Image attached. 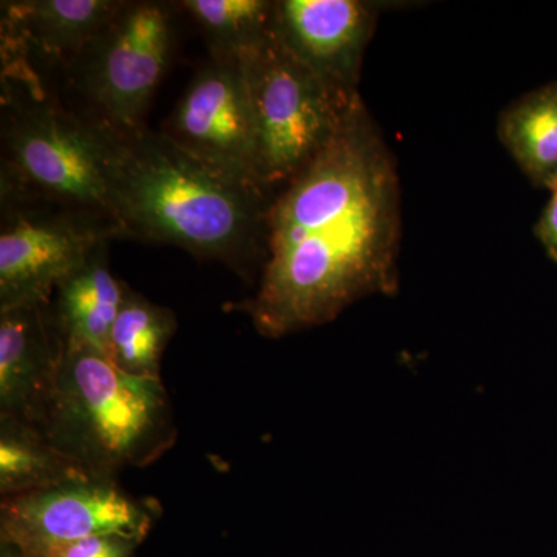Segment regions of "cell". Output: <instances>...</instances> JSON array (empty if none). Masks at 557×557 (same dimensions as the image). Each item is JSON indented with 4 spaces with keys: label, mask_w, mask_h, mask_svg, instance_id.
Instances as JSON below:
<instances>
[{
    "label": "cell",
    "mask_w": 557,
    "mask_h": 557,
    "mask_svg": "<svg viewBox=\"0 0 557 557\" xmlns=\"http://www.w3.org/2000/svg\"><path fill=\"white\" fill-rule=\"evenodd\" d=\"M401 231L397 164L359 98L317 159L274 194L256 292L228 310L278 339L395 295Z\"/></svg>",
    "instance_id": "cell-1"
},
{
    "label": "cell",
    "mask_w": 557,
    "mask_h": 557,
    "mask_svg": "<svg viewBox=\"0 0 557 557\" xmlns=\"http://www.w3.org/2000/svg\"><path fill=\"white\" fill-rule=\"evenodd\" d=\"M112 196L121 239L171 245L223 263L245 281L259 278L274 197L265 190L208 166L143 126L119 134Z\"/></svg>",
    "instance_id": "cell-2"
},
{
    "label": "cell",
    "mask_w": 557,
    "mask_h": 557,
    "mask_svg": "<svg viewBox=\"0 0 557 557\" xmlns=\"http://www.w3.org/2000/svg\"><path fill=\"white\" fill-rule=\"evenodd\" d=\"M0 53V197L40 201L120 228L112 196L119 132L65 101L50 70L14 51Z\"/></svg>",
    "instance_id": "cell-3"
},
{
    "label": "cell",
    "mask_w": 557,
    "mask_h": 557,
    "mask_svg": "<svg viewBox=\"0 0 557 557\" xmlns=\"http://www.w3.org/2000/svg\"><path fill=\"white\" fill-rule=\"evenodd\" d=\"M40 432L95 478L160 460L178 437L161 379L132 375L108 355L64 346L60 375Z\"/></svg>",
    "instance_id": "cell-4"
},
{
    "label": "cell",
    "mask_w": 557,
    "mask_h": 557,
    "mask_svg": "<svg viewBox=\"0 0 557 557\" xmlns=\"http://www.w3.org/2000/svg\"><path fill=\"white\" fill-rule=\"evenodd\" d=\"M240 58L258 135L260 177L276 194L332 141L361 95L347 98L333 90L274 30Z\"/></svg>",
    "instance_id": "cell-5"
},
{
    "label": "cell",
    "mask_w": 557,
    "mask_h": 557,
    "mask_svg": "<svg viewBox=\"0 0 557 557\" xmlns=\"http://www.w3.org/2000/svg\"><path fill=\"white\" fill-rule=\"evenodd\" d=\"M177 2L121 0L119 10L67 70L81 108L109 129L127 134L145 115L175 46Z\"/></svg>",
    "instance_id": "cell-6"
},
{
    "label": "cell",
    "mask_w": 557,
    "mask_h": 557,
    "mask_svg": "<svg viewBox=\"0 0 557 557\" xmlns=\"http://www.w3.org/2000/svg\"><path fill=\"white\" fill-rule=\"evenodd\" d=\"M121 231L40 201L0 197V311L49 304L58 285Z\"/></svg>",
    "instance_id": "cell-7"
},
{
    "label": "cell",
    "mask_w": 557,
    "mask_h": 557,
    "mask_svg": "<svg viewBox=\"0 0 557 557\" xmlns=\"http://www.w3.org/2000/svg\"><path fill=\"white\" fill-rule=\"evenodd\" d=\"M159 516L156 500L132 496L119 480L84 475L2 498L0 544L42 557L58 545L104 534L145 541Z\"/></svg>",
    "instance_id": "cell-8"
},
{
    "label": "cell",
    "mask_w": 557,
    "mask_h": 557,
    "mask_svg": "<svg viewBox=\"0 0 557 557\" xmlns=\"http://www.w3.org/2000/svg\"><path fill=\"white\" fill-rule=\"evenodd\" d=\"M160 132L208 166L271 194L260 177L258 135L240 57H209Z\"/></svg>",
    "instance_id": "cell-9"
},
{
    "label": "cell",
    "mask_w": 557,
    "mask_h": 557,
    "mask_svg": "<svg viewBox=\"0 0 557 557\" xmlns=\"http://www.w3.org/2000/svg\"><path fill=\"white\" fill-rule=\"evenodd\" d=\"M381 7L369 0H274L273 30L333 90L357 98Z\"/></svg>",
    "instance_id": "cell-10"
},
{
    "label": "cell",
    "mask_w": 557,
    "mask_h": 557,
    "mask_svg": "<svg viewBox=\"0 0 557 557\" xmlns=\"http://www.w3.org/2000/svg\"><path fill=\"white\" fill-rule=\"evenodd\" d=\"M64 341L49 304L0 311V418L42 428Z\"/></svg>",
    "instance_id": "cell-11"
},
{
    "label": "cell",
    "mask_w": 557,
    "mask_h": 557,
    "mask_svg": "<svg viewBox=\"0 0 557 557\" xmlns=\"http://www.w3.org/2000/svg\"><path fill=\"white\" fill-rule=\"evenodd\" d=\"M121 0H9L0 9V49L65 72L119 10Z\"/></svg>",
    "instance_id": "cell-12"
},
{
    "label": "cell",
    "mask_w": 557,
    "mask_h": 557,
    "mask_svg": "<svg viewBox=\"0 0 557 557\" xmlns=\"http://www.w3.org/2000/svg\"><path fill=\"white\" fill-rule=\"evenodd\" d=\"M108 245L58 285L50 307L64 346L89 347L109 357L110 333L119 314L126 284L113 277Z\"/></svg>",
    "instance_id": "cell-13"
},
{
    "label": "cell",
    "mask_w": 557,
    "mask_h": 557,
    "mask_svg": "<svg viewBox=\"0 0 557 557\" xmlns=\"http://www.w3.org/2000/svg\"><path fill=\"white\" fill-rule=\"evenodd\" d=\"M498 138L537 188L557 186V81L523 95L498 119Z\"/></svg>",
    "instance_id": "cell-14"
},
{
    "label": "cell",
    "mask_w": 557,
    "mask_h": 557,
    "mask_svg": "<svg viewBox=\"0 0 557 557\" xmlns=\"http://www.w3.org/2000/svg\"><path fill=\"white\" fill-rule=\"evenodd\" d=\"M175 332L174 311L153 304L126 285L110 333V361L132 375L161 379V359Z\"/></svg>",
    "instance_id": "cell-15"
},
{
    "label": "cell",
    "mask_w": 557,
    "mask_h": 557,
    "mask_svg": "<svg viewBox=\"0 0 557 557\" xmlns=\"http://www.w3.org/2000/svg\"><path fill=\"white\" fill-rule=\"evenodd\" d=\"M90 475L54 448L39 429L0 418V494L20 496Z\"/></svg>",
    "instance_id": "cell-16"
},
{
    "label": "cell",
    "mask_w": 557,
    "mask_h": 557,
    "mask_svg": "<svg viewBox=\"0 0 557 557\" xmlns=\"http://www.w3.org/2000/svg\"><path fill=\"white\" fill-rule=\"evenodd\" d=\"M177 7L203 35L209 57H242L273 32L274 0H182Z\"/></svg>",
    "instance_id": "cell-17"
},
{
    "label": "cell",
    "mask_w": 557,
    "mask_h": 557,
    "mask_svg": "<svg viewBox=\"0 0 557 557\" xmlns=\"http://www.w3.org/2000/svg\"><path fill=\"white\" fill-rule=\"evenodd\" d=\"M143 542L138 537L104 534L58 545L42 557H132Z\"/></svg>",
    "instance_id": "cell-18"
},
{
    "label": "cell",
    "mask_w": 557,
    "mask_h": 557,
    "mask_svg": "<svg viewBox=\"0 0 557 557\" xmlns=\"http://www.w3.org/2000/svg\"><path fill=\"white\" fill-rule=\"evenodd\" d=\"M552 196L547 207L542 211L536 225H534V234L541 242L545 252L553 262L557 263V186L549 190Z\"/></svg>",
    "instance_id": "cell-19"
},
{
    "label": "cell",
    "mask_w": 557,
    "mask_h": 557,
    "mask_svg": "<svg viewBox=\"0 0 557 557\" xmlns=\"http://www.w3.org/2000/svg\"><path fill=\"white\" fill-rule=\"evenodd\" d=\"M0 557H32L20 552V549L11 547V545L2 544L0 547Z\"/></svg>",
    "instance_id": "cell-20"
}]
</instances>
